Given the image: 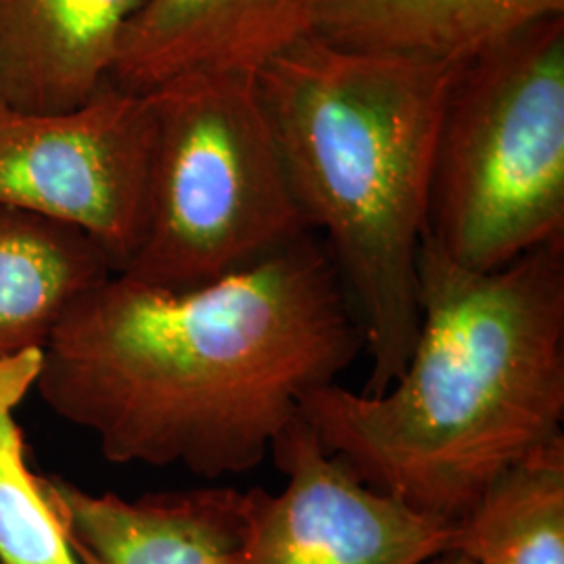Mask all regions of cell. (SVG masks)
I'll use <instances>...</instances> for the list:
<instances>
[{
  "label": "cell",
  "mask_w": 564,
  "mask_h": 564,
  "mask_svg": "<svg viewBox=\"0 0 564 564\" xmlns=\"http://www.w3.org/2000/svg\"><path fill=\"white\" fill-rule=\"evenodd\" d=\"M564 0H318L312 34L349 51L464 67Z\"/></svg>",
  "instance_id": "cell-11"
},
{
  "label": "cell",
  "mask_w": 564,
  "mask_h": 564,
  "mask_svg": "<svg viewBox=\"0 0 564 564\" xmlns=\"http://www.w3.org/2000/svg\"><path fill=\"white\" fill-rule=\"evenodd\" d=\"M318 0H147L109 84L147 95L186 74L256 76L312 34Z\"/></svg>",
  "instance_id": "cell-9"
},
{
  "label": "cell",
  "mask_w": 564,
  "mask_h": 564,
  "mask_svg": "<svg viewBox=\"0 0 564 564\" xmlns=\"http://www.w3.org/2000/svg\"><path fill=\"white\" fill-rule=\"evenodd\" d=\"M41 364L42 349L0 358V564H80L25 463L18 410Z\"/></svg>",
  "instance_id": "cell-14"
},
{
  "label": "cell",
  "mask_w": 564,
  "mask_h": 564,
  "mask_svg": "<svg viewBox=\"0 0 564 564\" xmlns=\"http://www.w3.org/2000/svg\"><path fill=\"white\" fill-rule=\"evenodd\" d=\"M419 312L414 349L384 393L326 384L300 416L364 485L454 527L564 435V241L473 272L423 237Z\"/></svg>",
  "instance_id": "cell-2"
},
{
  "label": "cell",
  "mask_w": 564,
  "mask_h": 564,
  "mask_svg": "<svg viewBox=\"0 0 564 564\" xmlns=\"http://www.w3.org/2000/svg\"><path fill=\"white\" fill-rule=\"evenodd\" d=\"M111 274L86 232L0 205V358L42 349L65 312Z\"/></svg>",
  "instance_id": "cell-12"
},
{
  "label": "cell",
  "mask_w": 564,
  "mask_h": 564,
  "mask_svg": "<svg viewBox=\"0 0 564 564\" xmlns=\"http://www.w3.org/2000/svg\"><path fill=\"white\" fill-rule=\"evenodd\" d=\"M424 564H473L468 558H464L463 554H456V552H442L440 556L431 558L429 563Z\"/></svg>",
  "instance_id": "cell-15"
},
{
  "label": "cell",
  "mask_w": 564,
  "mask_h": 564,
  "mask_svg": "<svg viewBox=\"0 0 564 564\" xmlns=\"http://www.w3.org/2000/svg\"><path fill=\"white\" fill-rule=\"evenodd\" d=\"M141 247L118 272L182 293L314 235L251 74H186L153 93Z\"/></svg>",
  "instance_id": "cell-4"
},
{
  "label": "cell",
  "mask_w": 564,
  "mask_h": 564,
  "mask_svg": "<svg viewBox=\"0 0 564 564\" xmlns=\"http://www.w3.org/2000/svg\"><path fill=\"white\" fill-rule=\"evenodd\" d=\"M362 351L356 307L307 235L182 293L111 274L65 312L34 389L105 460L214 481L260 466L303 398Z\"/></svg>",
  "instance_id": "cell-1"
},
{
  "label": "cell",
  "mask_w": 564,
  "mask_h": 564,
  "mask_svg": "<svg viewBox=\"0 0 564 564\" xmlns=\"http://www.w3.org/2000/svg\"><path fill=\"white\" fill-rule=\"evenodd\" d=\"M147 0H0V105L61 113L109 84Z\"/></svg>",
  "instance_id": "cell-10"
},
{
  "label": "cell",
  "mask_w": 564,
  "mask_h": 564,
  "mask_svg": "<svg viewBox=\"0 0 564 564\" xmlns=\"http://www.w3.org/2000/svg\"><path fill=\"white\" fill-rule=\"evenodd\" d=\"M458 69L307 34L256 74L295 197L362 324L366 395L393 384L419 337V253Z\"/></svg>",
  "instance_id": "cell-3"
},
{
  "label": "cell",
  "mask_w": 564,
  "mask_h": 564,
  "mask_svg": "<svg viewBox=\"0 0 564 564\" xmlns=\"http://www.w3.org/2000/svg\"><path fill=\"white\" fill-rule=\"evenodd\" d=\"M445 552L473 564H564V435L506 470L452 527Z\"/></svg>",
  "instance_id": "cell-13"
},
{
  "label": "cell",
  "mask_w": 564,
  "mask_h": 564,
  "mask_svg": "<svg viewBox=\"0 0 564 564\" xmlns=\"http://www.w3.org/2000/svg\"><path fill=\"white\" fill-rule=\"evenodd\" d=\"M42 496L80 564H237L249 496L232 487L153 494L128 502L39 475Z\"/></svg>",
  "instance_id": "cell-8"
},
{
  "label": "cell",
  "mask_w": 564,
  "mask_h": 564,
  "mask_svg": "<svg viewBox=\"0 0 564 564\" xmlns=\"http://www.w3.org/2000/svg\"><path fill=\"white\" fill-rule=\"evenodd\" d=\"M153 149L151 95L113 84L61 113L0 105V205L78 228L121 272L144 237Z\"/></svg>",
  "instance_id": "cell-6"
},
{
  "label": "cell",
  "mask_w": 564,
  "mask_h": 564,
  "mask_svg": "<svg viewBox=\"0 0 564 564\" xmlns=\"http://www.w3.org/2000/svg\"><path fill=\"white\" fill-rule=\"evenodd\" d=\"M424 237L473 272L564 241V15L458 69Z\"/></svg>",
  "instance_id": "cell-5"
},
{
  "label": "cell",
  "mask_w": 564,
  "mask_h": 564,
  "mask_svg": "<svg viewBox=\"0 0 564 564\" xmlns=\"http://www.w3.org/2000/svg\"><path fill=\"white\" fill-rule=\"evenodd\" d=\"M270 454L286 484L279 494L247 491L237 564H424L445 552L452 524L364 485L302 416Z\"/></svg>",
  "instance_id": "cell-7"
}]
</instances>
